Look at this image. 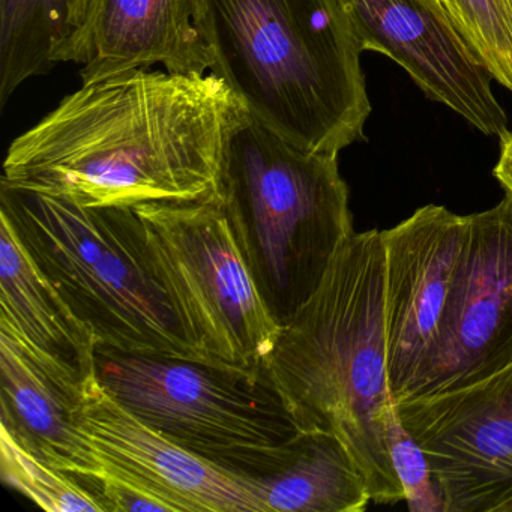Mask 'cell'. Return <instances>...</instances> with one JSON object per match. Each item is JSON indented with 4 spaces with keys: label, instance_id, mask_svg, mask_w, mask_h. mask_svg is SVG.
<instances>
[{
    "label": "cell",
    "instance_id": "obj_1",
    "mask_svg": "<svg viewBox=\"0 0 512 512\" xmlns=\"http://www.w3.org/2000/svg\"><path fill=\"white\" fill-rule=\"evenodd\" d=\"M244 112L214 73L116 74L13 140L0 182L92 208L223 202L227 142Z\"/></svg>",
    "mask_w": 512,
    "mask_h": 512
},
{
    "label": "cell",
    "instance_id": "obj_2",
    "mask_svg": "<svg viewBox=\"0 0 512 512\" xmlns=\"http://www.w3.org/2000/svg\"><path fill=\"white\" fill-rule=\"evenodd\" d=\"M301 430L337 437L371 500H406L389 454L383 232H353L263 364Z\"/></svg>",
    "mask_w": 512,
    "mask_h": 512
},
{
    "label": "cell",
    "instance_id": "obj_3",
    "mask_svg": "<svg viewBox=\"0 0 512 512\" xmlns=\"http://www.w3.org/2000/svg\"><path fill=\"white\" fill-rule=\"evenodd\" d=\"M211 73L298 148L338 155L371 113L362 49L340 0H194Z\"/></svg>",
    "mask_w": 512,
    "mask_h": 512
},
{
    "label": "cell",
    "instance_id": "obj_4",
    "mask_svg": "<svg viewBox=\"0 0 512 512\" xmlns=\"http://www.w3.org/2000/svg\"><path fill=\"white\" fill-rule=\"evenodd\" d=\"M0 215L97 347L220 364L188 337L134 208H92L0 182Z\"/></svg>",
    "mask_w": 512,
    "mask_h": 512
},
{
    "label": "cell",
    "instance_id": "obj_5",
    "mask_svg": "<svg viewBox=\"0 0 512 512\" xmlns=\"http://www.w3.org/2000/svg\"><path fill=\"white\" fill-rule=\"evenodd\" d=\"M223 203L260 295L283 328L355 232L338 155L304 151L245 110L227 142Z\"/></svg>",
    "mask_w": 512,
    "mask_h": 512
},
{
    "label": "cell",
    "instance_id": "obj_6",
    "mask_svg": "<svg viewBox=\"0 0 512 512\" xmlns=\"http://www.w3.org/2000/svg\"><path fill=\"white\" fill-rule=\"evenodd\" d=\"M95 370L149 427L254 484L286 466L304 433L263 368L97 347Z\"/></svg>",
    "mask_w": 512,
    "mask_h": 512
},
{
    "label": "cell",
    "instance_id": "obj_7",
    "mask_svg": "<svg viewBox=\"0 0 512 512\" xmlns=\"http://www.w3.org/2000/svg\"><path fill=\"white\" fill-rule=\"evenodd\" d=\"M134 211L188 337L220 364L262 368L281 325L260 295L224 203H146Z\"/></svg>",
    "mask_w": 512,
    "mask_h": 512
},
{
    "label": "cell",
    "instance_id": "obj_8",
    "mask_svg": "<svg viewBox=\"0 0 512 512\" xmlns=\"http://www.w3.org/2000/svg\"><path fill=\"white\" fill-rule=\"evenodd\" d=\"M511 364L512 197L505 194L494 208L466 215L436 344L401 400L457 391Z\"/></svg>",
    "mask_w": 512,
    "mask_h": 512
},
{
    "label": "cell",
    "instance_id": "obj_9",
    "mask_svg": "<svg viewBox=\"0 0 512 512\" xmlns=\"http://www.w3.org/2000/svg\"><path fill=\"white\" fill-rule=\"evenodd\" d=\"M394 410L427 455L445 512H503L512 500V364Z\"/></svg>",
    "mask_w": 512,
    "mask_h": 512
},
{
    "label": "cell",
    "instance_id": "obj_10",
    "mask_svg": "<svg viewBox=\"0 0 512 512\" xmlns=\"http://www.w3.org/2000/svg\"><path fill=\"white\" fill-rule=\"evenodd\" d=\"M73 418L100 464L98 479L128 482L170 512H265L254 482L149 427L101 385L97 370L80 383Z\"/></svg>",
    "mask_w": 512,
    "mask_h": 512
},
{
    "label": "cell",
    "instance_id": "obj_11",
    "mask_svg": "<svg viewBox=\"0 0 512 512\" xmlns=\"http://www.w3.org/2000/svg\"><path fill=\"white\" fill-rule=\"evenodd\" d=\"M362 52L400 65L431 101L488 137L508 133L493 77L455 20L436 0H340Z\"/></svg>",
    "mask_w": 512,
    "mask_h": 512
},
{
    "label": "cell",
    "instance_id": "obj_12",
    "mask_svg": "<svg viewBox=\"0 0 512 512\" xmlns=\"http://www.w3.org/2000/svg\"><path fill=\"white\" fill-rule=\"evenodd\" d=\"M466 215L427 205L389 230L385 244L386 367L394 403L433 352L460 257Z\"/></svg>",
    "mask_w": 512,
    "mask_h": 512
},
{
    "label": "cell",
    "instance_id": "obj_13",
    "mask_svg": "<svg viewBox=\"0 0 512 512\" xmlns=\"http://www.w3.org/2000/svg\"><path fill=\"white\" fill-rule=\"evenodd\" d=\"M194 0H83L56 64L80 65L82 85L163 65L173 74L211 73Z\"/></svg>",
    "mask_w": 512,
    "mask_h": 512
},
{
    "label": "cell",
    "instance_id": "obj_14",
    "mask_svg": "<svg viewBox=\"0 0 512 512\" xmlns=\"http://www.w3.org/2000/svg\"><path fill=\"white\" fill-rule=\"evenodd\" d=\"M0 329L10 332L65 385L95 371L97 343L0 215Z\"/></svg>",
    "mask_w": 512,
    "mask_h": 512
},
{
    "label": "cell",
    "instance_id": "obj_15",
    "mask_svg": "<svg viewBox=\"0 0 512 512\" xmlns=\"http://www.w3.org/2000/svg\"><path fill=\"white\" fill-rule=\"evenodd\" d=\"M0 383V425L56 469L97 488L100 464L73 418L79 386L59 382L4 329H0Z\"/></svg>",
    "mask_w": 512,
    "mask_h": 512
},
{
    "label": "cell",
    "instance_id": "obj_16",
    "mask_svg": "<svg viewBox=\"0 0 512 512\" xmlns=\"http://www.w3.org/2000/svg\"><path fill=\"white\" fill-rule=\"evenodd\" d=\"M256 487L265 512H361L373 502L346 446L323 431H304L286 466Z\"/></svg>",
    "mask_w": 512,
    "mask_h": 512
},
{
    "label": "cell",
    "instance_id": "obj_17",
    "mask_svg": "<svg viewBox=\"0 0 512 512\" xmlns=\"http://www.w3.org/2000/svg\"><path fill=\"white\" fill-rule=\"evenodd\" d=\"M83 0H0V107L32 77L53 70Z\"/></svg>",
    "mask_w": 512,
    "mask_h": 512
},
{
    "label": "cell",
    "instance_id": "obj_18",
    "mask_svg": "<svg viewBox=\"0 0 512 512\" xmlns=\"http://www.w3.org/2000/svg\"><path fill=\"white\" fill-rule=\"evenodd\" d=\"M0 470L14 490L49 512H106L94 491L38 457L0 425Z\"/></svg>",
    "mask_w": 512,
    "mask_h": 512
},
{
    "label": "cell",
    "instance_id": "obj_19",
    "mask_svg": "<svg viewBox=\"0 0 512 512\" xmlns=\"http://www.w3.org/2000/svg\"><path fill=\"white\" fill-rule=\"evenodd\" d=\"M464 37L493 80L512 92V14L506 0H451Z\"/></svg>",
    "mask_w": 512,
    "mask_h": 512
},
{
    "label": "cell",
    "instance_id": "obj_20",
    "mask_svg": "<svg viewBox=\"0 0 512 512\" xmlns=\"http://www.w3.org/2000/svg\"><path fill=\"white\" fill-rule=\"evenodd\" d=\"M386 434L389 454L410 511L445 512L442 493L434 481L427 455L401 424L394 406L386 416Z\"/></svg>",
    "mask_w": 512,
    "mask_h": 512
},
{
    "label": "cell",
    "instance_id": "obj_21",
    "mask_svg": "<svg viewBox=\"0 0 512 512\" xmlns=\"http://www.w3.org/2000/svg\"><path fill=\"white\" fill-rule=\"evenodd\" d=\"M493 176L505 194L512 197V131L500 139L499 160L494 166Z\"/></svg>",
    "mask_w": 512,
    "mask_h": 512
},
{
    "label": "cell",
    "instance_id": "obj_22",
    "mask_svg": "<svg viewBox=\"0 0 512 512\" xmlns=\"http://www.w3.org/2000/svg\"><path fill=\"white\" fill-rule=\"evenodd\" d=\"M436 4H439L440 7H442L443 10H445L446 13H448L449 16H451L452 19L455 20V23H457V19H455V16H454V7H452L451 0H436ZM457 25H458V23H457Z\"/></svg>",
    "mask_w": 512,
    "mask_h": 512
},
{
    "label": "cell",
    "instance_id": "obj_23",
    "mask_svg": "<svg viewBox=\"0 0 512 512\" xmlns=\"http://www.w3.org/2000/svg\"><path fill=\"white\" fill-rule=\"evenodd\" d=\"M503 512H512V500L503 508Z\"/></svg>",
    "mask_w": 512,
    "mask_h": 512
},
{
    "label": "cell",
    "instance_id": "obj_24",
    "mask_svg": "<svg viewBox=\"0 0 512 512\" xmlns=\"http://www.w3.org/2000/svg\"><path fill=\"white\" fill-rule=\"evenodd\" d=\"M506 2H508V7H509V10H511V14H512V0H506Z\"/></svg>",
    "mask_w": 512,
    "mask_h": 512
}]
</instances>
